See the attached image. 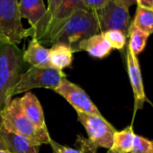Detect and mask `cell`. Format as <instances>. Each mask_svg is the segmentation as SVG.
Listing matches in <instances>:
<instances>
[{
  "instance_id": "obj_28",
  "label": "cell",
  "mask_w": 153,
  "mask_h": 153,
  "mask_svg": "<svg viewBox=\"0 0 153 153\" xmlns=\"http://www.w3.org/2000/svg\"><path fill=\"white\" fill-rule=\"evenodd\" d=\"M0 153H11V152H9L8 150H1L0 149Z\"/></svg>"
},
{
  "instance_id": "obj_9",
  "label": "cell",
  "mask_w": 153,
  "mask_h": 153,
  "mask_svg": "<svg viewBox=\"0 0 153 153\" xmlns=\"http://www.w3.org/2000/svg\"><path fill=\"white\" fill-rule=\"evenodd\" d=\"M53 91L65 98L76 113L102 116V114L88 95L79 86L68 80L67 78Z\"/></svg>"
},
{
  "instance_id": "obj_12",
  "label": "cell",
  "mask_w": 153,
  "mask_h": 153,
  "mask_svg": "<svg viewBox=\"0 0 153 153\" xmlns=\"http://www.w3.org/2000/svg\"><path fill=\"white\" fill-rule=\"evenodd\" d=\"M19 103L24 114L39 129L47 130L44 113L39 99L32 92H26L19 98Z\"/></svg>"
},
{
  "instance_id": "obj_26",
  "label": "cell",
  "mask_w": 153,
  "mask_h": 153,
  "mask_svg": "<svg viewBox=\"0 0 153 153\" xmlns=\"http://www.w3.org/2000/svg\"><path fill=\"white\" fill-rule=\"evenodd\" d=\"M118 1L120 3H122L127 8H129L130 7H131L134 3H137V0H118Z\"/></svg>"
},
{
  "instance_id": "obj_27",
  "label": "cell",
  "mask_w": 153,
  "mask_h": 153,
  "mask_svg": "<svg viewBox=\"0 0 153 153\" xmlns=\"http://www.w3.org/2000/svg\"><path fill=\"white\" fill-rule=\"evenodd\" d=\"M0 149L1 150H7V148L3 140V139L1 138V136H0Z\"/></svg>"
},
{
  "instance_id": "obj_19",
  "label": "cell",
  "mask_w": 153,
  "mask_h": 153,
  "mask_svg": "<svg viewBox=\"0 0 153 153\" xmlns=\"http://www.w3.org/2000/svg\"><path fill=\"white\" fill-rule=\"evenodd\" d=\"M127 33L130 38L128 49L137 56L144 50L149 34L139 30L132 25H130Z\"/></svg>"
},
{
  "instance_id": "obj_18",
  "label": "cell",
  "mask_w": 153,
  "mask_h": 153,
  "mask_svg": "<svg viewBox=\"0 0 153 153\" xmlns=\"http://www.w3.org/2000/svg\"><path fill=\"white\" fill-rule=\"evenodd\" d=\"M131 25L149 35L153 33V9L137 7L134 19Z\"/></svg>"
},
{
  "instance_id": "obj_1",
  "label": "cell",
  "mask_w": 153,
  "mask_h": 153,
  "mask_svg": "<svg viewBox=\"0 0 153 153\" xmlns=\"http://www.w3.org/2000/svg\"><path fill=\"white\" fill-rule=\"evenodd\" d=\"M23 51L0 36V111L12 101L13 90L22 74Z\"/></svg>"
},
{
  "instance_id": "obj_5",
  "label": "cell",
  "mask_w": 153,
  "mask_h": 153,
  "mask_svg": "<svg viewBox=\"0 0 153 153\" xmlns=\"http://www.w3.org/2000/svg\"><path fill=\"white\" fill-rule=\"evenodd\" d=\"M66 79L62 70L53 68L30 67L20 76L19 81L13 90V97L33 88H48L54 90Z\"/></svg>"
},
{
  "instance_id": "obj_2",
  "label": "cell",
  "mask_w": 153,
  "mask_h": 153,
  "mask_svg": "<svg viewBox=\"0 0 153 153\" xmlns=\"http://www.w3.org/2000/svg\"><path fill=\"white\" fill-rule=\"evenodd\" d=\"M99 33V25L95 13L79 8L67 19L51 44L64 43L72 50L73 53L78 52V46L82 41Z\"/></svg>"
},
{
  "instance_id": "obj_7",
  "label": "cell",
  "mask_w": 153,
  "mask_h": 153,
  "mask_svg": "<svg viewBox=\"0 0 153 153\" xmlns=\"http://www.w3.org/2000/svg\"><path fill=\"white\" fill-rule=\"evenodd\" d=\"M94 13L97 18L100 33L118 30L127 34L131 19L129 8L118 0H108L100 9Z\"/></svg>"
},
{
  "instance_id": "obj_11",
  "label": "cell",
  "mask_w": 153,
  "mask_h": 153,
  "mask_svg": "<svg viewBox=\"0 0 153 153\" xmlns=\"http://www.w3.org/2000/svg\"><path fill=\"white\" fill-rule=\"evenodd\" d=\"M126 63H127L129 79L133 92L134 114H135L137 110L141 109L143 107V105L147 99L144 92L142 76H141V71L140 68V64L137 56H135L129 49H127V52H126Z\"/></svg>"
},
{
  "instance_id": "obj_24",
  "label": "cell",
  "mask_w": 153,
  "mask_h": 153,
  "mask_svg": "<svg viewBox=\"0 0 153 153\" xmlns=\"http://www.w3.org/2000/svg\"><path fill=\"white\" fill-rule=\"evenodd\" d=\"M108 0H83V7L85 9L96 12L97 10L100 9Z\"/></svg>"
},
{
  "instance_id": "obj_20",
  "label": "cell",
  "mask_w": 153,
  "mask_h": 153,
  "mask_svg": "<svg viewBox=\"0 0 153 153\" xmlns=\"http://www.w3.org/2000/svg\"><path fill=\"white\" fill-rule=\"evenodd\" d=\"M108 42L112 49L115 50H123L126 45V34L118 30H110L105 33H102Z\"/></svg>"
},
{
  "instance_id": "obj_17",
  "label": "cell",
  "mask_w": 153,
  "mask_h": 153,
  "mask_svg": "<svg viewBox=\"0 0 153 153\" xmlns=\"http://www.w3.org/2000/svg\"><path fill=\"white\" fill-rule=\"evenodd\" d=\"M135 133L132 125L127 126L122 131H116L113 139V145L109 150L114 153H131Z\"/></svg>"
},
{
  "instance_id": "obj_15",
  "label": "cell",
  "mask_w": 153,
  "mask_h": 153,
  "mask_svg": "<svg viewBox=\"0 0 153 153\" xmlns=\"http://www.w3.org/2000/svg\"><path fill=\"white\" fill-rule=\"evenodd\" d=\"M112 50V47L102 33L94 34L82 41L78 46V51H87L91 57L97 59H104L107 57L111 53Z\"/></svg>"
},
{
  "instance_id": "obj_10",
  "label": "cell",
  "mask_w": 153,
  "mask_h": 153,
  "mask_svg": "<svg viewBox=\"0 0 153 153\" xmlns=\"http://www.w3.org/2000/svg\"><path fill=\"white\" fill-rule=\"evenodd\" d=\"M79 8H84L83 0H61L60 5L51 19L43 39L40 42L51 44L52 39L58 33L67 19Z\"/></svg>"
},
{
  "instance_id": "obj_16",
  "label": "cell",
  "mask_w": 153,
  "mask_h": 153,
  "mask_svg": "<svg viewBox=\"0 0 153 153\" xmlns=\"http://www.w3.org/2000/svg\"><path fill=\"white\" fill-rule=\"evenodd\" d=\"M73 60L72 50L64 43H54L49 49V61L51 68L62 70L68 68Z\"/></svg>"
},
{
  "instance_id": "obj_6",
  "label": "cell",
  "mask_w": 153,
  "mask_h": 153,
  "mask_svg": "<svg viewBox=\"0 0 153 153\" xmlns=\"http://www.w3.org/2000/svg\"><path fill=\"white\" fill-rule=\"evenodd\" d=\"M0 36L13 44H19L27 37L22 23L19 0H0Z\"/></svg>"
},
{
  "instance_id": "obj_29",
  "label": "cell",
  "mask_w": 153,
  "mask_h": 153,
  "mask_svg": "<svg viewBox=\"0 0 153 153\" xmlns=\"http://www.w3.org/2000/svg\"><path fill=\"white\" fill-rule=\"evenodd\" d=\"M107 153H114V152H113V151H111V150H108V152Z\"/></svg>"
},
{
  "instance_id": "obj_8",
  "label": "cell",
  "mask_w": 153,
  "mask_h": 153,
  "mask_svg": "<svg viewBox=\"0 0 153 153\" xmlns=\"http://www.w3.org/2000/svg\"><path fill=\"white\" fill-rule=\"evenodd\" d=\"M19 11L22 19H26L30 25L27 37L41 42L47 30V7L43 0H19Z\"/></svg>"
},
{
  "instance_id": "obj_13",
  "label": "cell",
  "mask_w": 153,
  "mask_h": 153,
  "mask_svg": "<svg viewBox=\"0 0 153 153\" xmlns=\"http://www.w3.org/2000/svg\"><path fill=\"white\" fill-rule=\"evenodd\" d=\"M0 136L3 139L7 150L11 153H39L40 146L27 139L8 131L0 121Z\"/></svg>"
},
{
  "instance_id": "obj_21",
  "label": "cell",
  "mask_w": 153,
  "mask_h": 153,
  "mask_svg": "<svg viewBox=\"0 0 153 153\" xmlns=\"http://www.w3.org/2000/svg\"><path fill=\"white\" fill-rule=\"evenodd\" d=\"M131 153H153V140L135 134Z\"/></svg>"
},
{
  "instance_id": "obj_25",
  "label": "cell",
  "mask_w": 153,
  "mask_h": 153,
  "mask_svg": "<svg viewBox=\"0 0 153 153\" xmlns=\"http://www.w3.org/2000/svg\"><path fill=\"white\" fill-rule=\"evenodd\" d=\"M138 7L153 9V0H137Z\"/></svg>"
},
{
  "instance_id": "obj_14",
  "label": "cell",
  "mask_w": 153,
  "mask_h": 153,
  "mask_svg": "<svg viewBox=\"0 0 153 153\" xmlns=\"http://www.w3.org/2000/svg\"><path fill=\"white\" fill-rule=\"evenodd\" d=\"M23 59L32 67L51 68L49 61V49L45 48L34 37H32L27 49L23 52Z\"/></svg>"
},
{
  "instance_id": "obj_23",
  "label": "cell",
  "mask_w": 153,
  "mask_h": 153,
  "mask_svg": "<svg viewBox=\"0 0 153 153\" xmlns=\"http://www.w3.org/2000/svg\"><path fill=\"white\" fill-rule=\"evenodd\" d=\"M61 0H47V29L49 27V25L52 19V17L54 16L56 11L58 10L59 5H60ZM47 32V30H46ZM43 39V38H42Z\"/></svg>"
},
{
  "instance_id": "obj_3",
  "label": "cell",
  "mask_w": 153,
  "mask_h": 153,
  "mask_svg": "<svg viewBox=\"0 0 153 153\" xmlns=\"http://www.w3.org/2000/svg\"><path fill=\"white\" fill-rule=\"evenodd\" d=\"M79 122L85 128L88 138L78 136L76 143L84 153H97L99 148L111 149L115 128L104 116L76 113Z\"/></svg>"
},
{
  "instance_id": "obj_4",
  "label": "cell",
  "mask_w": 153,
  "mask_h": 153,
  "mask_svg": "<svg viewBox=\"0 0 153 153\" xmlns=\"http://www.w3.org/2000/svg\"><path fill=\"white\" fill-rule=\"evenodd\" d=\"M0 121L8 131L27 139L38 146L49 144L51 140L48 129L42 130L37 128L24 114L19 98L13 99L7 106L0 111Z\"/></svg>"
},
{
  "instance_id": "obj_22",
  "label": "cell",
  "mask_w": 153,
  "mask_h": 153,
  "mask_svg": "<svg viewBox=\"0 0 153 153\" xmlns=\"http://www.w3.org/2000/svg\"><path fill=\"white\" fill-rule=\"evenodd\" d=\"M49 144L51 145V147L54 153H84L80 149H73V148H69V147L61 145V144L56 142L53 140H51Z\"/></svg>"
}]
</instances>
